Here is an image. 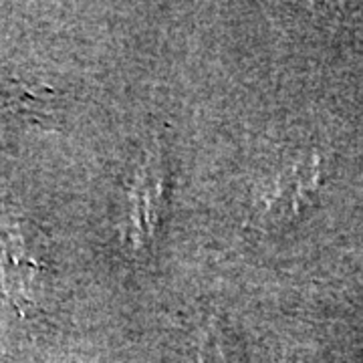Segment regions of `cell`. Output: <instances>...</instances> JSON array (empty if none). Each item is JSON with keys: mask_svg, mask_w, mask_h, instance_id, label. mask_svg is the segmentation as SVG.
I'll return each mask as SVG.
<instances>
[{"mask_svg": "<svg viewBox=\"0 0 363 363\" xmlns=\"http://www.w3.org/2000/svg\"><path fill=\"white\" fill-rule=\"evenodd\" d=\"M2 283L18 313L37 307L45 262L43 236L28 220H16L2 234Z\"/></svg>", "mask_w": 363, "mask_h": 363, "instance_id": "6da1fadb", "label": "cell"}, {"mask_svg": "<svg viewBox=\"0 0 363 363\" xmlns=\"http://www.w3.org/2000/svg\"><path fill=\"white\" fill-rule=\"evenodd\" d=\"M164 172L160 166V156H150L142 174L135 178L131 188V236L135 247L152 240L156 233L160 214L164 210Z\"/></svg>", "mask_w": 363, "mask_h": 363, "instance_id": "7a4b0ae2", "label": "cell"}, {"mask_svg": "<svg viewBox=\"0 0 363 363\" xmlns=\"http://www.w3.org/2000/svg\"><path fill=\"white\" fill-rule=\"evenodd\" d=\"M319 166L317 162L305 168H293L283 174L272 184V188L264 194L260 204L262 220H281L291 214H297L303 202L309 200L311 192L317 188Z\"/></svg>", "mask_w": 363, "mask_h": 363, "instance_id": "3957f363", "label": "cell"}, {"mask_svg": "<svg viewBox=\"0 0 363 363\" xmlns=\"http://www.w3.org/2000/svg\"><path fill=\"white\" fill-rule=\"evenodd\" d=\"M202 362L204 363H240L234 350L233 339L220 323H212L202 341Z\"/></svg>", "mask_w": 363, "mask_h": 363, "instance_id": "277c9868", "label": "cell"}]
</instances>
